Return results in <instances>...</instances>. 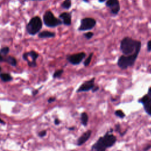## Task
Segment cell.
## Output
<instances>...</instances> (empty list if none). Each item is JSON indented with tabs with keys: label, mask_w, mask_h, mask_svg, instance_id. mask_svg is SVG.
Masks as SVG:
<instances>
[{
	"label": "cell",
	"mask_w": 151,
	"mask_h": 151,
	"mask_svg": "<svg viewBox=\"0 0 151 151\" xmlns=\"http://www.w3.org/2000/svg\"><path fill=\"white\" fill-rule=\"evenodd\" d=\"M106 5L110 9L111 13L114 15L117 14L120 9L119 0H107Z\"/></svg>",
	"instance_id": "11"
},
{
	"label": "cell",
	"mask_w": 151,
	"mask_h": 151,
	"mask_svg": "<svg viewBox=\"0 0 151 151\" xmlns=\"http://www.w3.org/2000/svg\"><path fill=\"white\" fill-rule=\"evenodd\" d=\"M120 47L121 51L124 55H132L136 52L139 53L141 48V42L126 37L121 41Z\"/></svg>",
	"instance_id": "2"
},
{
	"label": "cell",
	"mask_w": 151,
	"mask_h": 151,
	"mask_svg": "<svg viewBox=\"0 0 151 151\" xmlns=\"http://www.w3.org/2000/svg\"><path fill=\"white\" fill-rule=\"evenodd\" d=\"M96 21L92 18H84L81 19L80 25L78 28L79 31H88L94 27Z\"/></svg>",
	"instance_id": "7"
},
{
	"label": "cell",
	"mask_w": 151,
	"mask_h": 151,
	"mask_svg": "<svg viewBox=\"0 0 151 151\" xmlns=\"http://www.w3.org/2000/svg\"><path fill=\"white\" fill-rule=\"evenodd\" d=\"M115 130L117 132H119L120 133V134L121 136H122V132H121V130H120V124H116L115 125Z\"/></svg>",
	"instance_id": "24"
},
{
	"label": "cell",
	"mask_w": 151,
	"mask_h": 151,
	"mask_svg": "<svg viewBox=\"0 0 151 151\" xmlns=\"http://www.w3.org/2000/svg\"><path fill=\"white\" fill-rule=\"evenodd\" d=\"M59 18L64 25L70 26L71 24V15L70 13L64 12L60 14Z\"/></svg>",
	"instance_id": "13"
},
{
	"label": "cell",
	"mask_w": 151,
	"mask_h": 151,
	"mask_svg": "<svg viewBox=\"0 0 151 151\" xmlns=\"http://www.w3.org/2000/svg\"><path fill=\"white\" fill-rule=\"evenodd\" d=\"M4 62H6V63H8V64L13 66V67H15L17 64V61L16 60V58L12 56H7L6 57H4Z\"/></svg>",
	"instance_id": "16"
},
{
	"label": "cell",
	"mask_w": 151,
	"mask_h": 151,
	"mask_svg": "<svg viewBox=\"0 0 151 151\" xmlns=\"http://www.w3.org/2000/svg\"><path fill=\"white\" fill-rule=\"evenodd\" d=\"M98 1H99V2H105L106 0H98Z\"/></svg>",
	"instance_id": "36"
},
{
	"label": "cell",
	"mask_w": 151,
	"mask_h": 151,
	"mask_svg": "<svg viewBox=\"0 0 151 151\" xmlns=\"http://www.w3.org/2000/svg\"><path fill=\"white\" fill-rule=\"evenodd\" d=\"M38 37L40 38H53L55 36V33L53 32H51L47 30L42 31L38 34Z\"/></svg>",
	"instance_id": "14"
},
{
	"label": "cell",
	"mask_w": 151,
	"mask_h": 151,
	"mask_svg": "<svg viewBox=\"0 0 151 151\" xmlns=\"http://www.w3.org/2000/svg\"><path fill=\"white\" fill-rule=\"evenodd\" d=\"M0 78L3 82H9L12 80L13 78L11 75L8 73H0Z\"/></svg>",
	"instance_id": "15"
},
{
	"label": "cell",
	"mask_w": 151,
	"mask_h": 151,
	"mask_svg": "<svg viewBox=\"0 0 151 151\" xmlns=\"http://www.w3.org/2000/svg\"><path fill=\"white\" fill-rule=\"evenodd\" d=\"M93 35H94L93 32H86V33H85L84 34V37L87 40H90V38H91L93 37Z\"/></svg>",
	"instance_id": "23"
},
{
	"label": "cell",
	"mask_w": 151,
	"mask_h": 151,
	"mask_svg": "<svg viewBox=\"0 0 151 151\" xmlns=\"http://www.w3.org/2000/svg\"><path fill=\"white\" fill-rule=\"evenodd\" d=\"M114 114L117 117H119L120 119H123L125 117V116H126L122 110H116L114 111Z\"/></svg>",
	"instance_id": "21"
},
{
	"label": "cell",
	"mask_w": 151,
	"mask_h": 151,
	"mask_svg": "<svg viewBox=\"0 0 151 151\" xmlns=\"http://www.w3.org/2000/svg\"><path fill=\"white\" fill-rule=\"evenodd\" d=\"M4 62V57L1 54H0V63Z\"/></svg>",
	"instance_id": "32"
},
{
	"label": "cell",
	"mask_w": 151,
	"mask_h": 151,
	"mask_svg": "<svg viewBox=\"0 0 151 151\" xmlns=\"http://www.w3.org/2000/svg\"><path fill=\"white\" fill-rule=\"evenodd\" d=\"M9 52V48L8 47H4L0 49V54L2 56L6 55Z\"/></svg>",
	"instance_id": "20"
},
{
	"label": "cell",
	"mask_w": 151,
	"mask_h": 151,
	"mask_svg": "<svg viewBox=\"0 0 151 151\" xmlns=\"http://www.w3.org/2000/svg\"><path fill=\"white\" fill-rule=\"evenodd\" d=\"M99 86H94V88L92 89V91L93 92V93H94V92H96V91H97V90H99Z\"/></svg>",
	"instance_id": "31"
},
{
	"label": "cell",
	"mask_w": 151,
	"mask_h": 151,
	"mask_svg": "<svg viewBox=\"0 0 151 151\" xmlns=\"http://www.w3.org/2000/svg\"><path fill=\"white\" fill-rule=\"evenodd\" d=\"M71 6V0H64L61 4V6L65 9H68Z\"/></svg>",
	"instance_id": "18"
},
{
	"label": "cell",
	"mask_w": 151,
	"mask_h": 151,
	"mask_svg": "<svg viewBox=\"0 0 151 151\" xmlns=\"http://www.w3.org/2000/svg\"><path fill=\"white\" fill-rule=\"evenodd\" d=\"M1 71H2V68H1V67L0 66V73H1Z\"/></svg>",
	"instance_id": "37"
},
{
	"label": "cell",
	"mask_w": 151,
	"mask_h": 151,
	"mask_svg": "<svg viewBox=\"0 0 151 151\" xmlns=\"http://www.w3.org/2000/svg\"><path fill=\"white\" fill-rule=\"evenodd\" d=\"M113 129H110L103 136H100L98 140L91 146V151H106L107 148L113 146L116 142L117 137L112 133Z\"/></svg>",
	"instance_id": "1"
},
{
	"label": "cell",
	"mask_w": 151,
	"mask_h": 151,
	"mask_svg": "<svg viewBox=\"0 0 151 151\" xmlns=\"http://www.w3.org/2000/svg\"><path fill=\"white\" fill-rule=\"evenodd\" d=\"M83 1H86V2H88V0H83Z\"/></svg>",
	"instance_id": "38"
},
{
	"label": "cell",
	"mask_w": 151,
	"mask_h": 151,
	"mask_svg": "<svg viewBox=\"0 0 151 151\" xmlns=\"http://www.w3.org/2000/svg\"><path fill=\"white\" fill-rule=\"evenodd\" d=\"M92 133V131L91 130H88L83 133L77 139V145L78 146H80L84 144L90 137Z\"/></svg>",
	"instance_id": "12"
},
{
	"label": "cell",
	"mask_w": 151,
	"mask_h": 151,
	"mask_svg": "<svg viewBox=\"0 0 151 151\" xmlns=\"http://www.w3.org/2000/svg\"><path fill=\"white\" fill-rule=\"evenodd\" d=\"M80 121L81 124L84 126H86L87 125L88 122V116L87 113H86V112H83L81 113Z\"/></svg>",
	"instance_id": "17"
},
{
	"label": "cell",
	"mask_w": 151,
	"mask_h": 151,
	"mask_svg": "<svg viewBox=\"0 0 151 151\" xmlns=\"http://www.w3.org/2000/svg\"><path fill=\"white\" fill-rule=\"evenodd\" d=\"M60 120L56 118L54 119V124L55 125H58V124H60Z\"/></svg>",
	"instance_id": "29"
},
{
	"label": "cell",
	"mask_w": 151,
	"mask_h": 151,
	"mask_svg": "<svg viewBox=\"0 0 151 151\" xmlns=\"http://www.w3.org/2000/svg\"><path fill=\"white\" fill-rule=\"evenodd\" d=\"M39 57L38 53L34 50L24 52L22 54V59L27 61L28 65L29 67H35L37 66V59Z\"/></svg>",
	"instance_id": "6"
},
{
	"label": "cell",
	"mask_w": 151,
	"mask_h": 151,
	"mask_svg": "<svg viewBox=\"0 0 151 151\" xmlns=\"http://www.w3.org/2000/svg\"><path fill=\"white\" fill-rule=\"evenodd\" d=\"M94 80H95V78L93 77L90 80L86 81L85 82H84L83 84L80 85V86L77 90V93L86 92L90 90H92V89L95 86Z\"/></svg>",
	"instance_id": "10"
},
{
	"label": "cell",
	"mask_w": 151,
	"mask_h": 151,
	"mask_svg": "<svg viewBox=\"0 0 151 151\" xmlns=\"http://www.w3.org/2000/svg\"><path fill=\"white\" fill-rule=\"evenodd\" d=\"M150 148H151V145H148L146 146H145V147L143 149V150L144 151H147L149 149H150Z\"/></svg>",
	"instance_id": "30"
},
{
	"label": "cell",
	"mask_w": 151,
	"mask_h": 151,
	"mask_svg": "<svg viewBox=\"0 0 151 151\" xmlns=\"http://www.w3.org/2000/svg\"><path fill=\"white\" fill-rule=\"evenodd\" d=\"M31 1H44V0H31Z\"/></svg>",
	"instance_id": "39"
},
{
	"label": "cell",
	"mask_w": 151,
	"mask_h": 151,
	"mask_svg": "<svg viewBox=\"0 0 151 151\" xmlns=\"http://www.w3.org/2000/svg\"><path fill=\"white\" fill-rule=\"evenodd\" d=\"M43 22L45 25L50 28H54L63 24L61 19L56 18L51 11H47L43 15Z\"/></svg>",
	"instance_id": "5"
},
{
	"label": "cell",
	"mask_w": 151,
	"mask_h": 151,
	"mask_svg": "<svg viewBox=\"0 0 151 151\" xmlns=\"http://www.w3.org/2000/svg\"><path fill=\"white\" fill-rule=\"evenodd\" d=\"M93 53H90V55L88 56V57L84 61V65L85 67L88 66L89 65V64L90 63V62L91 61V59H92V57H93Z\"/></svg>",
	"instance_id": "22"
},
{
	"label": "cell",
	"mask_w": 151,
	"mask_h": 151,
	"mask_svg": "<svg viewBox=\"0 0 151 151\" xmlns=\"http://www.w3.org/2000/svg\"><path fill=\"white\" fill-rule=\"evenodd\" d=\"M86 57V53L84 52L71 54V55H68L67 56V61L71 63L73 65H78Z\"/></svg>",
	"instance_id": "9"
},
{
	"label": "cell",
	"mask_w": 151,
	"mask_h": 151,
	"mask_svg": "<svg viewBox=\"0 0 151 151\" xmlns=\"http://www.w3.org/2000/svg\"><path fill=\"white\" fill-rule=\"evenodd\" d=\"M46 134H47V131H46L45 130H44L40 131V132L38 133V136H39V137H44L45 136H46Z\"/></svg>",
	"instance_id": "25"
},
{
	"label": "cell",
	"mask_w": 151,
	"mask_h": 151,
	"mask_svg": "<svg viewBox=\"0 0 151 151\" xmlns=\"http://www.w3.org/2000/svg\"><path fill=\"white\" fill-rule=\"evenodd\" d=\"M139 55V53H134L132 55H122L119 57L117 61V65L121 69H126L129 67L133 65L136 58Z\"/></svg>",
	"instance_id": "4"
},
{
	"label": "cell",
	"mask_w": 151,
	"mask_h": 151,
	"mask_svg": "<svg viewBox=\"0 0 151 151\" xmlns=\"http://www.w3.org/2000/svg\"><path fill=\"white\" fill-rule=\"evenodd\" d=\"M147 50L148 51H151V40L149 41L147 43Z\"/></svg>",
	"instance_id": "27"
},
{
	"label": "cell",
	"mask_w": 151,
	"mask_h": 151,
	"mask_svg": "<svg viewBox=\"0 0 151 151\" xmlns=\"http://www.w3.org/2000/svg\"><path fill=\"white\" fill-rule=\"evenodd\" d=\"M64 72V70L63 69H60V70H56L54 73H53V75H52V77L54 78H60L63 73Z\"/></svg>",
	"instance_id": "19"
},
{
	"label": "cell",
	"mask_w": 151,
	"mask_h": 151,
	"mask_svg": "<svg viewBox=\"0 0 151 151\" xmlns=\"http://www.w3.org/2000/svg\"><path fill=\"white\" fill-rule=\"evenodd\" d=\"M74 127H68V129L70 130H74Z\"/></svg>",
	"instance_id": "35"
},
{
	"label": "cell",
	"mask_w": 151,
	"mask_h": 151,
	"mask_svg": "<svg viewBox=\"0 0 151 151\" xmlns=\"http://www.w3.org/2000/svg\"><path fill=\"white\" fill-rule=\"evenodd\" d=\"M55 100H56V98H55V97H50V98L48 99L47 101H48V103H52V102L55 101Z\"/></svg>",
	"instance_id": "26"
},
{
	"label": "cell",
	"mask_w": 151,
	"mask_h": 151,
	"mask_svg": "<svg viewBox=\"0 0 151 151\" xmlns=\"http://www.w3.org/2000/svg\"><path fill=\"white\" fill-rule=\"evenodd\" d=\"M38 91H39V89H36V90H34L32 91V95L33 96H35V95H37L38 93Z\"/></svg>",
	"instance_id": "28"
},
{
	"label": "cell",
	"mask_w": 151,
	"mask_h": 151,
	"mask_svg": "<svg viewBox=\"0 0 151 151\" xmlns=\"http://www.w3.org/2000/svg\"><path fill=\"white\" fill-rule=\"evenodd\" d=\"M42 21L39 16L32 17L27 24L26 29L30 35H35L41 29Z\"/></svg>",
	"instance_id": "3"
},
{
	"label": "cell",
	"mask_w": 151,
	"mask_h": 151,
	"mask_svg": "<svg viewBox=\"0 0 151 151\" xmlns=\"http://www.w3.org/2000/svg\"><path fill=\"white\" fill-rule=\"evenodd\" d=\"M147 93H148V94H151V87L148 89Z\"/></svg>",
	"instance_id": "34"
},
{
	"label": "cell",
	"mask_w": 151,
	"mask_h": 151,
	"mask_svg": "<svg viewBox=\"0 0 151 151\" xmlns=\"http://www.w3.org/2000/svg\"><path fill=\"white\" fill-rule=\"evenodd\" d=\"M138 102L142 104L145 112L148 115L151 116V94L147 93L141 97Z\"/></svg>",
	"instance_id": "8"
},
{
	"label": "cell",
	"mask_w": 151,
	"mask_h": 151,
	"mask_svg": "<svg viewBox=\"0 0 151 151\" xmlns=\"http://www.w3.org/2000/svg\"><path fill=\"white\" fill-rule=\"evenodd\" d=\"M0 123L2 124H5V122L0 118Z\"/></svg>",
	"instance_id": "33"
}]
</instances>
